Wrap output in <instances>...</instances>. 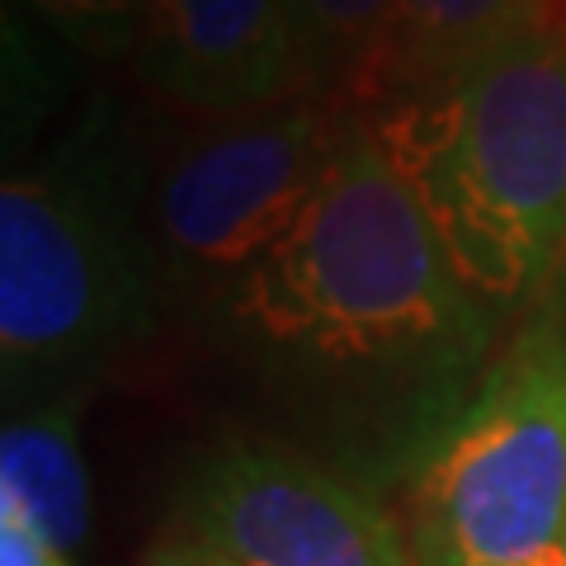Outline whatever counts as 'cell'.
<instances>
[{
  "label": "cell",
  "instance_id": "8fae6325",
  "mask_svg": "<svg viewBox=\"0 0 566 566\" xmlns=\"http://www.w3.org/2000/svg\"><path fill=\"white\" fill-rule=\"evenodd\" d=\"M24 6L39 10L76 48L109 57V52L142 48L151 0H24Z\"/></svg>",
  "mask_w": 566,
  "mask_h": 566
},
{
  "label": "cell",
  "instance_id": "52a82bcc",
  "mask_svg": "<svg viewBox=\"0 0 566 566\" xmlns=\"http://www.w3.org/2000/svg\"><path fill=\"white\" fill-rule=\"evenodd\" d=\"M137 62L161 99L212 118L312 95L289 0H151Z\"/></svg>",
  "mask_w": 566,
  "mask_h": 566
},
{
  "label": "cell",
  "instance_id": "2e32d148",
  "mask_svg": "<svg viewBox=\"0 0 566 566\" xmlns=\"http://www.w3.org/2000/svg\"><path fill=\"white\" fill-rule=\"evenodd\" d=\"M528 566H566V543H562V547H553V553H547V557L528 562Z\"/></svg>",
  "mask_w": 566,
  "mask_h": 566
},
{
  "label": "cell",
  "instance_id": "9c48e42d",
  "mask_svg": "<svg viewBox=\"0 0 566 566\" xmlns=\"http://www.w3.org/2000/svg\"><path fill=\"white\" fill-rule=\"evenodd\" d=\"M0 515L24 520L62 553L91 534V476H85L76 406H29L0 434Z\"/></svg>",
  "mask_w": 566,
  "mask_h": 566
},
{
  "label": "cell",
  "instance_id": "ba28073f",
  "mask_svg": "<svg viewBox=\"0 0 566 566\" xmlns=\"http://www.w3.org/2000/svg\"><path fill=\"white\" fill-rule=\"evenodd\" d=\"M547 29L543 0H397L374 57L345 91V109L364 114L387 99L444 91L520 29Z\"/></svg>",
  "mask_w": 566,
  "mask_h": 566
},
{
  "label": "cell",
  "instance_id": "8992f818",
  "mask_svg": "<svg viewBox=\"0 0 566 566\" xmlns=\"http://www.w3.org/2000/svg\"><path fill=\"white\" fill-rule=\"evenodd\" d=\"M185 528L241 566H416L378 501L274 444L212 449L189 476Z\"/></svg>",
  "mask_w": 566,
  "mask_h": 566
},
{
  "label": "cell",
  "instance_id": "30bf717a",
  "mask_svg": "<svg viewBox=\"0 0 566 566\" xmlns=\"http://www.w3.org/2000/svg\"><path fill=\"white\" fill-rule=\"evenodd\" d=\"M289 6L297 39H303L312 95L340 104L387 33L397 0H289Z\"/></svg>",
  "mask_w": 566,
  "mask_h": 566
},
{
  "label": "cell",
  "instance_id": "9a60e30c",
  "mask_svg": "<svg viewBox=\"0 0 566 566\" xmlns=\"http://www.w3.org/2000/svg\"><path fill=\"white\" fill-rule=\"evenodd\" d=\"M543 24L553 33H566V0H543Z\"/></svg>",
  "mask_w": 566,
  "mask_h": 566
},
{
  "label": "cell",
  "instance_id": "5bb4252c",
  "mask_svg": "<svg viewBox=\"0 0 566 566\" xmlns=\"http://www.w3.org/2000/svg\"><path fill=\"white\" fill-rule=\"evenodd\" d=\"M557 316V326H562V335H566V264H562V274H557V283H553V307H547Z\"/></svg>",
  "mask_w": 566,
  "mask_h": 566
},
{
  "label": "cell",
  "instance_id": "7a4b0ae2",
  "mask_svg": "<svg viewBox=\"0 0 566 566\" xmlns=\"http://www.w3.org/2000/svg\"><path fill=\"white\" fill-rule=\"evenodd\" d=\"M237 316L260 340L326 364H397L472 345L476 297L411 185L349 114L322 193L237 283Z\"/></svg>",
  "mask_w": 566,
  "mask_h": 566
},
{
  "label": "cell",
  "instance_id": "6da1fadb",
  "mask_svg": "<svg viewBox=\"0 0 566 566\" xmlns=\"http://www.w3.org/2000/svg\"><path fill=\"white\" fill-rule=\"evenodd\" d=\"M472 297L515 303L566 264V33L520 29L444 91L364 109Z\"/></svg>",
  "mask_w": 566,
  "mask_h": 566
},
{
  "label": "cell",
  "instance_id": "277c9868",
  "mask_svg": "<svg viewBox=\"0 0 566 566\" xmlns=\"http://www.w3.org/2000/svg\"><path fill=\"white\" fill-rule=\"evenodd\" d=\"M416 566H528L566 543V335H515L476 382L406 501Z\"/></svg>",
  "mask_w": 566,
  "mask_h": 566
},
{
  "label": "cell",
  "instance_id": "5b68a950",
  "mask_svg": "<svg viewBox=\"0 0 566 566\" xmlns=\"http://www.w3.org/2000/svg\"><path fill=\"white\" fill-rule=\"evenodd\" d=\"M349 109L303 95L203 128L156 180V237L189 274L237 283L297 227L340 151Z\"/></svg>",
  "mask_w": 566,
  "mask_h": 566
},
{
  "label": "cell",
  "instance_id": "7c38bea8",
  "mask_svg": "<svg viewBox=\"0 0 566 566\" xmlns=\"http://www.w3.org/2000/svg\"><path fill=\"white\" fill-rule=\"evenodd\" d=\"M0 566H76V562L24 520L0 515Z\"/></svg>",
  "mask_w": 566,
  "mask_h": 566
},
{
  "label": "cell",
  "instance_id": "3957f363",
  "mask_svg": "<svg viewBox=\"0 0 566 566\" xmlns=\"http://www.w3.org/2000/svg\"><path fill=\"white\" fill-rule=\"evenodd\" d=\"M156 251L137 170L91 114L43 166L0 185V374L6 401L52 406L151 331Z\"/></svg>",
  "mask_w": 566,
  "mask_h": 566
},
{
  "label": "cell",
  "instance_id": "4fadbf2b",
  "mask_svg": "<svg viewBox=\"0 0 566 566\" xmlns=\"http://www.w3.org/2000/svg\"><path fill=\"white\" fill-rule=\"evenodd\" d=\"M142 566H241V562L227 557L222 547H212L208 538L180 528V534L156 538V543L147 547V557H142Z\"/></svg>",
  "mask_w": 566,
  "mask_h": 566
}]
</instances>
